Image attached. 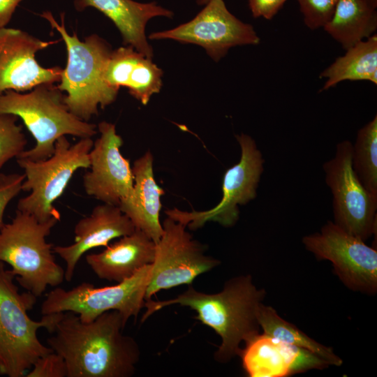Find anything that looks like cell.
Wrapping results in <instances>:
<instances>
[{
    "instance_id": "4dcf8cb0",
    "label": "cell",
    "mask_w": 377,
    "mask_h": 377,
    "mask_svg": "<svg viewBox=\"0 0 377 377\" xmlns=\"http://www.w3.org/2000/svg\"><path fill=\"white\" fill-rule=\"evenodd\" d=\"M23 0H0V28L10 22L16 8Z\"/></svg>"
},
{
    "instance_id": "6da1fadb",
    "label": "cell",
    "mask_w": 377,
    "mask_h": 377,
    "mask_svg": "<svg viewBox=\"0 0 377 377\" xmlns=\"http://www.w3.org/2000/svg\"><path fill=\"white\" fill-rule=\"evenodd\" d=\"M126 325L117 311L89 323L73 312H63L47 343L64 359L67 377H130L140 350L132 337L123 334Z\"/></svg>"
},
{
    "instance_id": "30bf717a",
    "label": "cell",
    "mask_w": 377,
    "mask_h": 377,
    "mask_svg": "<svg viewBox=\"0 0 377 377\" xmlns=\"http://www.w3.org/2000/svg\"><path fill=\"white\" fill-rule=\"evenodd\" d=\"M353 144L339 142L334 156L323 166L333 196L334 223L365 241L376 232L377 198L361 183L352 165Z\"/></svg>"
},
{
    "instance_id": "4fadbf2b",
    "label": "cell",
    "mask_w": 377,
    "mask_h": 377,
    "mask_svg": "<svg viewBox=\"0 0 377 377\" xmlns=\"http://www.w3.org/2000/svg\"><path fill=\"white\" fill-rule=\"evenodd\" d=\"M149 38L172 39L200 45L215 61L233 47L260 43L253 26L232 15L223 0H210L191 21L170 30L152 33Z\"/></svg>"
},
{
    "instance_id": "83f0119b",
    "label": "cell",
    "mask_w": 377,
    "mask_h": 377,
    "mask_svg": "<svg viewBox=\"0 0 377 377\" xmlns=\"http://www.w3.org/2000/svg\"><path fill=\"white\" fill-rule=\"evenodd\" d=\"M27 377H67L64 359L52 351L39 357L27 373Z\"/></svg>"
},
{
    "instance_id": "277c9868",
    "label": "cell",
    "mask_w": 377,
    "mask_h": 377,
    "mask_svg": "<svg viewBox=\"0 0 377 377\" xmlns=\"http://www.w3.org/2000/svg\"><path fill=\"white\" fill-rule=\"evenodd\" d=\"M15 278L0 262V375L22 377L39 357L53 351L40 342L37 332L44 327L52 334L62 313L32 320L27 311L37 297L28 291L20 293Z\"/></svg>"
},
{
    "instance_id": "f1b7e54d",
    "label": "cell",
    "mask_w": 377,
    "mask_h": 377,
    "mask_svg": "<svg viewBox=\"0 0 377 377\" xmlns=\"http://www.w3.org/2000/svg\"><path fill=\"white\" fill-rule=\"evenodd\" d=\"M24 174L0 172V229L4 226L3 214L8 203L22 191Z\"/></svg>"
},
{
    "instance_id": "7402d4cb",
    "label": "cell",
    "mask_w": 377,
    "mask_h": 377,
    "mask_svg": "<svg viewBox=\"0 0 377 377\" xmlns=\"http://www.w3.org/2000/svg\"><path fill=\"white\" fill-rule=\"evenodd\" d=\"M323 29L346 50L375 34L376 9L362 0H339Z\"/></svg>"
},
{
    "instance_id": "cb8c5ba5",
    "label": "cell",
    "mask_w": 377,
    "mask_h": 377,
    "mask_svg": "<svg viewBox=\"0 0 377 377\" xmlns=\"http://www.w3.org/2000/svg\"><path fill=\"white\" fill-rule=\"evenodd\" d=\"M257 318L263 333L306 349L327 362L329 365L342 364V360L331 348L316 341L296 326L283 320L272 307L261 303L258 307Z\"/></svg>"
},
{
    "instance_id": "1f68e13d",
    "label": "cell",
    "mask_w": 377,
    "mask_h": 377,
    "mask_svg": "<svg viewBox=\"0 0 377 377\" xmlns=\"http://www.w3.org/2000/svg\"><path fill=\"white\" fill-rule=\"evenodd\" d=\"M369 6L376 8H377V0H362Z\"/></svg>"
},
{
    "instance_id": "d4e9b609",
    "label": "cell",
    "mask_w": 377,
    "mask_h": 377,
    "mask_svg": "<svg viewBox=\"0 0 377 377\" xmlns=\"http://www.w3.org/2000/svg\"><path fill=\"white\" fill-rule=\"evenodd\" d=\"M352 165L364 188L377 198V115L358 131Z\"/></svg>"
},
{
    "instance_id": "9c48e42d",
    "label": "cell",
    "mask_w": 377,
    "mask_h": 377,
    "mask_svg": "<svg viewBox=\"0 0 377 377\" xmlns=\"http://www.w3.org/2000/svg\"><path fill=\"white\" fill-rule=\"evenodd\" d=\"M240 146L239 161L228 168L223 176L222 198L213 208L207 211H182L168 209L165 214L191 230L202 227L207 221H214L230 227L238 220L239 205H244L257 195V188L264 170V159L255 140L249 135H236Z\"/></svg>"
},
{
    "instance_id": "484cf974",
    "label": "cell",
    "mask_w": 377,
    "mask_h": 377,
    "mask_svg": "<svg viewBox=\"0 0 377 377\" xmlns=\"http://www.w3.org/2000/svg\"><path fill=\"white\" fill-rule=\"evenodd\" d=\"M19 117L12 114H0V169L24 150L27 140L22 126L17 124Z\"/></svg>"
},
{
    "instance_id": "603a6c76",
    "label": "cell",
    "mask_w": 377,
    "mask_h": 377,
    "mask_svg": "<svg viewBox=\"0 0 377 377\" xmlns=\"http://www.w3.org/2000/svg\"><path fill=\"white\" fill-rule=\"evenodd\" d=\"M319 77L326 79L322 90H327L346 80H365L376 84V34L346 50V53L337 58L332 64L323 70Z\"/></svg>"
},
{
    "instance_id": "7c38bea8",
    "label": "cell",
    "mask_w": 377,
    "mask_h": 377,
    "mask_svg": "<svg viewBox=\"0 0 377 377\" xmlns=\"http://www.w3.org/2000/svg\"><path fill=\"white\" fill-rule=\"evenodd\" d=\"M319 260L332 262L336 274L350 289L374 294L377 290V251L330 221L320 232L302 238Z\"/></svg>"
},
{
    "instance_id": "e0dca14e",
    "label": "cell",
    "mask_w": 377,
    "mask_h": 377,
    "mask_svg": "<svg viewBox=\"0 0 377 377\" xmlns=\"http://www.w3.org/2000/svg\"><path fill=\"white\" fill-rule=\"evenodd\" d=\"M135 228L118 206L103 203L80 219L74 228V242L67 246H53L66 265L64 278L71 281L80 258L88 251L106 246L115 239L131 234Z\"/></svg>"
},
{
    "instance_id": "5bb4252c",
    "label": "cell",
    "mask_w": 377,
    "mask_h": 377,
    "mask_svg": "<svg viewBox=\"0 0 377 377\" xmlns=\"http://www.w3.org/2000/svg\"><path fill=\"white\" fill-rule=\"evenodd\" d=\"M100 137L89 151L90 171L83 175L88 195L103 203L120 206L128 202L133 191L134 179L129 160L120 152L121 137L115 125L103 121L98 125Z\"/></svg>"
},
{
    "instance_id": "f546056e",
    "label": "cell",
    "mask_w": 377,
    "mask_h": 377,
    "mask_svg": "<svg viewBox=\"0 0 377 377\" xmlns=\"http://www.w3.org/2000/svg\"><path fill=\"white\" fill-rule=\"evenodd\" d=\"M288 0H248L249 8L254 17L271 20Z\"/></svg>"
},
{
    "instance_id": "44dd1931",
    "label": "cell",
    "mask_w": 377,
    "mask_h": 377,
    "mask_svg": "<svg viewBox=\"0 0 377 377\" xmlns=\"http://www.w3.org/2000/svg\"><path fill=\"white\" fill-rule=\"evenodd\" d=\"M163 71L151 59L131 46L112 50L105 72V80L112 88L128 89L129 94L143 105L162 87Z\"/></svg>"
},
{
    "instance_id": "d6986e66",
    "label": "cell",
    "mask_w": 377,
    "mask_h": 377,
    "mask_svg": "<svg viewBox=\"0 0 377 377\" xmlns=\"http://www.w3.org/2000/svg\"><path fill=\"white\" fill-rule=\"evenodd\" d=\"M77 10L92 7L111 20L122 36L124 43L151 59L153 50L145 35L148 21L157 16L171 18L173 13L156 2L140 3L133 0H75Z\"/></svg>"
},
{
    "instance_id": "ac0fdd59",
    "label": "cell",
    "mask_w": 377,
    "mask_h": 377,
    "mask_svg": "<svg viewBox=\"0 0 377 377\" xmlns=\"http://www.w3.org/2000/svg\"><path fill=\"white\" fill-rule=\"evenodd\" d=\"M155 255V242L135 228L131 234L107 245L103 251L87 255L85 260L99 279L119 283L151 264Z\"/></svg>"
},
{
    "instance_id": "7a4b0ae2",
    "label": "cell",
    "mask_w": 377,
    "mask_h": 377,
    "mask_svg": "<svg viewBox=\"0 0 377 377\" xmlns=\"http://www.w3.org/2000/svg\"><path fill=\"white\" fill-rule=\"evenodd\" d=\"M265 292L253 284L250 275L229 279L223 290L215 294L204 293L189 286L177 297L164 301H145L144 322L156 311L172 304L188 306L197 312L195 319L212 328L221 343L215 360L226 363L239 355V345L259 333L257 313Z\"/></svg>"
},
{
    "instance_id": "3957f363",
    "label": "cell",
    "mask_w": 377,
    "mask_h": 377,
    "mask_svg": "<svg viewBox=\"0 0 377 377\" xmlns=\"http://www.w3.org/2000/svg\"><path fill=\"white\" fill-rule=\"evenodd\" d=\"M60 34L67 50V64L57 87L64 94V101L69 111L88 121L117 98L119 90L105 80V72L112 50L108 42L96 34L80 40L75 32L66 29L64 14L59 24L50 11L40 15Z\"/></svg>"
},
{
    "instance_id": "2e32d148",
    "label": "cell",
    "mask_w": 377,
    "mask_h": 377,
    "mask_svg": "<svg viewBox=\"0 0 377 377\" xmlns=\"http://www.w3.org/2000/svg\"><path fill=\"white\" fill-rule=\"evenodd\" d=\"M245 344L238 355L251 377H285L329 366L311 352L265 333L257 334Z\"/></svg>"
},
{
    "instance_id": "4316f807",
    "label": "cell",
    "mask_w": 377,
    "mask_h": 377,
    "mask_svg": "<svg viewBox=\"0 0 377 377\" xmlns=\"http://www.w3.org/2000/svg\"><path fill=\"white\" fill-rule=\"evenodd\" d=\"M304 24L311 30L324 27L331 20L339 0H297Z\"/></svg>"
},
{
    "instance_id": "ffe728a7",
    "label": "cell",
    "mask_w": 377,
    "mask_h": 377,
    "mask_svg": "<svg viewBox=\"0 0 377 377\" xmlns=\"http://www.w3.org/2000/svg\"><path fill=\"white\" fill-rule=\"evenodd\" d=\"M153 160L151 151H147L134 161L133 193L130 200L119 207L135 228L144 232L156 244L163 233L159 214L162 207L161 198L165 191L154 179Z\"/></svg>"
},
{
    "instance_id": "8992f818",
    "label": "cell",
    "mask_w": 377,
    "mask_h": 377,
    "mask_svg": "<svg viewBox=\"0 0 377 377\" xmlns=\"http://www.w3.org/2000/svg\"><path fill=\"white\" fill-rule=\"evenodd\" d=\"M60 218L45 222L17 209L15 217L0 229V262L8 264L19 285L36 297L47 286L65 279V270L56 261L53 245L45 237Z\"/></svg>"
},
{
    "instance_id": "d6a6232c",
    "label": "cell",
    "mask_w": 377,
    "mask_h": 377,
    "mask_svg": "<svg viewBox=\"0 0 377 377\" xmlns=\"http://www.w3.org/2000/svg\"><path fill=\"white\" fill-rule=\"evenodd\" d=\"M210 0H197V3L199 5H205Z\"/></svg>"
},
{
    "instance_id": "ba28073f",
    "label": "cell",
    "mask_w": 377,
    "mask_h": 377,
    "mask_svg": "<svg viewBox=\"0 0 377 377\" xmlns=\"http://www.w3.org/2000/svg\"><path fill=\"white\" fill-rule=\"evenodd\" d=\"M151 272L149 264L131 278L111 286L96 288L83 282L70 290L56 288L46 295L41 313L70 311L77 314L81 321L89 323L105 312L117 311L126 323L131 317L137 318L144 307Z\"/></svg>"
},
{
    "instance_id": "52a82bcc",
    "label": "cell",
    "mask_w": 377,
    "mask_h": 377,
    "mask_svg": "<svg viewBox=\"0 0 377 377\" xmlns=\"http://www.w3.org/2000/svg\"><path fill=\"white\" fill-rule=\"evenodd\" d=\"M93 145L91 138H80L71 145L66 135H62L57 140L52 155L45 160L34 161L17 157V163L25 175L22 190L31 191L19 200L17 209L33 215L40 222L61 218L54 202L63 194L78 169L89 168V151Z\"/></svg>"
},
{
    "instance_id": "5b68a950",
    "label": "cell",
    "mask_w": 377,
    "mask_h": 377,
    "mask_svg": "<svg viewBox=\"0 0 377 377\" xmlns=\"http://www.w3.org/2000/svg\"><path fill=\"white\" fill-rule=\"evenodd\" d=\"M64 97L57 86L49 83L39 84L29 92L8 90L0 96V114L17 116L36 140L33 148L24 149L17 157L43 161L52 155L59 137L85 138L96 134V126L71 113Z\"/></svg>"
},
{
    "instance_id": "9a60e30c",
    "label": "cell",
    "mask_w": 377,
    "mask_h": 377,
    "mask_svg": "<svg viewBox=\"0 0 377 377\" xmlns=\"http://www.w3.org/2000/svg\"><path fill=\"white\" fill-rule=\"evenodd\" d=\"M57 42L42 40L18 29L0 28V96L8 90L24 92L59 82L63 69L43 67L36 59L38 52Z\"/></svg>"
},
{
    "instance_id": "8fae6325",
    "label": "cell",
    "mask_w": 377,
    "mask_h": 377,
    "mask_svg": "<svg viewBox=\"0 0 377 377\" xmlns=\"http://www.w3.org/2000/svg\"><path fill=\"white\" fill-rule=\"evenodd\" d=\"M162 226L163 233L156 244L145 301L161 290L191 285L198 276L220 264L205 254V246L193 239L186 225L167 216Z\"/></svg>"
}]
</instances>
